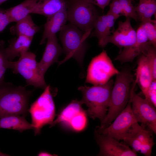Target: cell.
<instances>
[{
  "label": "cell",
  "mask_w": 156,
  "mask_h": 156,
  "mask_svg": "<svg viewBox=\"0 0 156 156\" xmlns=\"http://www.w3.org/2000/svg\"><path fill=\"white\" fill-rule=\"evenodd\" d=\"M42 57L38 66L42 75L44 76L49 67L53 63L58 62L59 57L63 52L58 43L56 35L49 37Z\"/></svg>",
  "instance_id": "cell-13"
},
{
  "label": "cell",
  "mask_w": 156,
  "mask_h": 156,
  "mask_svg": "<svg viewBox=\"0 0 156 156\" xmlns=\"http://www.w3.org/2000/svg\"><path fill=\"white\" fill-rule=\"evenodd\" d=\"M66 8L65 0H45L38 1L31 13L44 15L47 17Z\"/></svg>",
  "instance_id": "cell-19"
},
{
  "label": "cell",
  "mask_w": 156,
  "mask_h": 156,
  "mask_svg": "<svg viewBox=\"0 0 156 156\" xmlns=\"http://www.w3.org/2000/svg\"><path fill=\"white\" fill-rule=\"evenodd\" d=\"M91 31L83 33L78 27L71 23L66 25L63 27L60 31V37L63 46V52L66 56L62 60L58 61V65L73 58L82 66L87 48L86 40Z\"/></svg>",
  "instance_id": "cell-4"
},
{
  "label": "cell",
  "mask_w": 156,
  "mask_h": 156,
  "mask_svg": "<svg viewBox=\"0 0 156 156\" xmlns=\"http://www.w3.org/2000/svg\"><path fill=\"white\" fill-rule=\"evenodd\" d=\"M122 10V15L126 18L134 19L137 21L138 18L131 0H118Z\"/></svg>",
  "instance_id": "cell-29"
},
{
  "label": "cell",
  "mask_w": 156,
  "mask_h": 156,
  "mask_svg": "<svg viewBox=\"0 0 156 156\" xmlns=\"http://www.w3.org/2000/svg\"><path fill=\"white\" fill-rule=\"evenodd\" d=\"M96 141L100 148L98 156H136L137 153L128 145L120 142L113 137L101 133L95 130Z\"/></svg>",
  "instance_id": "cell-11"
},
{
  "label": "cell",
  "mask_w": 156,
  "mask_h": 156,
  "mask_svg": "<svg viewBox=\"0 0 156 156\" xmlns=\"http://www.w3.org/2000/svg\"><path fill=\"white\" fill-rule=\"evenodd\" d=\"M140 25L148 41L156 48V21L151 19L141 22Z\"/></svg>",
  "instance_id": "cell-25"
},
{
  "label": "cell",
  "mask_w": 156,
  "mask_h": 156,
  "mask_svg": "<svg viewBox=\"0 0 156 156\" xmlns=\"http://www.w3.org/2000/svg\"><path fill=\"white\" fill-rule=\"evenodd\" d=\"M33 38L20 35L9 41V46L5 48L9 60L12 61L16 57H19L28 51Z\"/></svg>",
  "instance_id": "cell-18"
},
{
  "label": "cell",
  "mask_w": 156,
  "mask_h": 156,
  "mask_svg": "<svg viewBox=\"0 0 156 156\" xmlns=\"http://www.w3.org/2000/svg\"><path fill=\"white\" fill-rule=\"evenodd\" d=\"M130 18H127L126 20L118 21V27L112 31V34L108 36L105 42V47L108 43H112L120 49L133 44L136 40V31L132 27Z\"/></svg>",
  "instance_id": "cell-12"
},
{
  "label": "cell",
  "mask_w": 156,
  "mask_h": 156,
  "mask_svg": "<svg viewBox=\"0 0 156 156\" xmlns=\"http://www.w3.org/2000/svg\"><path fill=\"white\" fill-rule=\"evenodd\" d=\"M68 20L66 8L48 17L44 25V29L40 44L44 43L49 37L56 35L66 25Z\"/></svg>",
  "instance_id": "cell-17"
},
{
  "label": "cell",
  "mask_w": 156,
  "mask_h": 156,
  "mask_svg": "<svg viewBox=\"0 0 156 156\" xmlns=\"http://www.w3.org/2000/svg\"><path fill=\"white\" fill-rule=\"evenodd\" d=\"M72 1V0H71Z\"/></svg>",
  "instance_id": "cell-40"
},
{
  "label": "cell",
  "mask_w": 156,
  "mask_h": 156,
  "mask_svg": "<svg viewBox=\"0 0 156 156\" xmlns=\"http://www.w3.org/2000/svg\"><path fill=\"white\" fill-rule=\"evenodd\" d=\"M116 75L106 117L99 126L101 129L105 128L110 125L125 108L130 98L131 85L134 81L133 75L129 71L124 70L119 71Z\"/></svg>",
  "instance_id": "cell-3"
},
{
  "label": "cell",
  "mask_w": 156,
  "mask_h": 156,
  "mask_svg": "<svg viewBox=\"0 0 156 156\" xmlns=\"http://www.w3.org/2000/svg\"><path fill=\"white\" fill-rule=\"evenodd\" d=\"M136 77L134 83L137 84L144 95L153 81L152 70L146 56L140 55L136 70Z\"/></svg>",
  "instance_id": "cell-16"
},
{
  "label": "cell",
  "mask_w": 156,
  "mask_h": 156,
  "mask_svg": "<svg viewBox=\"0 0 156 156\" xmlns=\"http://www.w3.org/2000/svg\"><path fill=\"white\" fill-rule=\"evenodd\" d=\"M67 10L71 23L85 32L91 31L99 16L94 5L87 0L74 1Z\"/></svg>",
  "instance_id": "cell-9"
},
{
  "label": "cell",
  "mask_w": 156,
  "mask_h": 156,
  "mask_svg": "<svg viewBox=\"0 0 156 156\" xmlns=\"http://www.w3.org/2000/svg\"><path fill=\"white\" fill-rule=\"evenodd\" d=\"M138 19L141 21L151 18L156 12L155 0H139L138 5L135 7Z\"/></svg>",
  "instance_id": "cell-24"
},
{
  "label": "cell",
  "mask_w": 156,
  "mask_h": 156,
  "mask_svg": "<svg viewBox=\"0 0 156 156\" xmlns=\"http://www.w3.org/2000/svg\"><path fill=\"white\" fill-rule=\"evenodd\" d=\"M108 12L114 15L117 18L122 14V10L118 0H113L109 5Z\"/></svg>",
  "instance_id": "cell-33"
},
{
  "label": "cell",
  "mask_w": 156,
  "mask_h": 156,
  "mask_svg": "<svg viewBox=\"0 0 156 156\" xmlns=\"http://www.w3.org/2000/svg\"><path fill=\"white\" fill-rule=\"evenodd\" d=\"M94 5H96L103 10L108 5L111 0H87Z\"/></svg>",
  "instance_id": "cell-35"
},
{
  "label": "cell",
  "mask_w": 156,
  "mask_h": 156,
  "mask_svg": "<svg viewBox=\"0 0 156 156\" xmlns=\"http://www.w3.org/2000/svg\"><path fill=\"white\" fill-rule=\"evenodd\" d=\"M36 57L34 53L28 51L17 61H10V69L14 73L21 75L26 80L27 86L44 89L47 85L40 71Z\"/></svg>",
  "instance_id": "cell-7"
},
{
  "label": "cell",
  "mask_w": 156,
  "mask_h": 156,
  "mask_svg": "<svg viewBox=\"0 0 156 156\" xmlns=\"http://www.w3.org/2000/svg\"><path fill=\"white\" fill-rule=\"evenodd\" d=\"M25 116L12 115L0 118V128L17 130L21 132L27 129L34 130V126L26 120Z\"/></svg>",
  "instance_id": "cell-21"
},
{
  "label": "cell",
  "mask_w": 156,
  "mask_h": 156,
  "mask_svg": "<svg viewBox=\"0 0 156 156\" xmlns=\"http://www.w3.org/2000/svg\"><path fill=\"white\" fill-rule=\"evenodd\" d=\"M37 1H42V0H37Z\"/></svg>",
  "instance_id": "cell-39"
},
{
  "label": "cell",
  "mask_w": 156,
  "mask_h": 156,
  "mask_svg": "<svg viewBox=\"0 0 156 156\" xmlns=\"http://www.w3.org/2000/svg\"><path fill=\"white\" fill-rule=\"evenodd\" d=\"M132 86L130 99L133 114L136 120L156 134V111L155 107L146 99L136 94Z\"/></svg>",
  "instance_id": "cell-10"
},
{
  "label": "cell",
  "mask_w": 156,
  "mask_h": 156,
  "mask_svg": "<svg viewBox=\"0 0 156 156\" xmlns=\"http://www.w3.org/2000/svg\"><path fill=\"white\" fill-rule=\"evenodd\" d=\"M5 42L0 41V84L4 82L5 72L10 68V62L7 54L5 47Z\"/></svg>",
  "instance_id": "cell-27"
},
{
  "label": "cell",
  "mask_w": 156,
  "mask_h": 156,
  "mask_svg": "<svg viewBox=\"0 0 156 156\" xmlns=\"http://www.w3.org/2000/svg\"><path fill=\"white\" fill-rule=\"evenodd\" d=\"M37 2V0H25L19 4L5 10L11 22H17L31 13Z\"/></svg>",
  "instance_id": "cell-22"
},
{
  "label": "cell",
  "mask_w": 156,
  "mask_h": 156,
  "mask_svg": "<svg viewBox=\"0 0 156 156\" xmlns=\"http://www.w3.org/2000/svg\"><path fill=\"white\" fill-rule=\"evenodd\" d=\"M114 83L113 80L110 79L103 85L91 87L81 86L78 88L83 95L80 102L88 107L86 110L87 115L93 119H99L101 123L105 119L107 113Z\"/></svg>",
  "instance_id": "cell-2"
},
{
  "label": "cell",
  "mask_w": 156,
  "mask_h": 156,
  "mask_svg": "<svg viewBox=\"0 0 156 156\" xmlns=\"http://www.w3.org/2000/svg\"><path fill=\"white\" fill-rule=\"evenodd\" d=\"M82 105L80 101L77 100L72 101L62 110L57 118L50 125V127L61 122L68 124L72 119L76 115L84 110L82 107Z\"/></svg>",
  "instance_id": "cell-23"
},
{
  "label": "cell",
  "mask_w": 156,
  "mask_h": 156,
  "mask_svg": "<svg viewBox=\"0 0 156 156\" xmlns=\"http://www.w3.org/2000/svg\"><path fill=\"white\" fill-rule=\"evenodd\" d=\"M136 34L135 42L130 46L124 48L115 58L114 60L121 63L132 62L135 57L142 54L143 48L148 41L140 26L137 30Z\"/></svg>",
  "instance_id": "cell-14"
},
{
  "label": "cell",
  "mask_w": 156,
  "mask_h": 156,
  "mask_svg": "<svg viewBox=\"0 0 156 156\" xmlns=\"http://www.w3.org/2000/svg\"><path fill=\"white\" fill-rule=\"evenodd\" d=\"M123 140L127 144V145L131 146L134 151L137 153L140 151L142 143L138 138L136 135L125 138Z\"/></svg>",
  "instance_id": "cell-32"
},
{
  "label": "cell",
  "mask_w": 156,
  "mask_h": 156,
  "mask_svg": "<svg viewBox=\"0 0 156 156\" xmlns=\"http://www.w3.org/2000/svg\"><path fill=\"white\" fill-rule=\"evenodd\" d=\"M7 0H0V5Z\"/></svg>",
  "instance_id": "cell-37"
},
{
  "label": "cell",
  "mask_w": 156,
  "mask_h": 156,
  "mask_svg": "<svg viewBox=\"0 0 156 156\" xmlns=\"http://www.w3.org/2000/svg\"><path fill=\"white\" fill-rule=\"evenodd\" d=\"M114 120L107 127L101 129L98 126L95 130L101 133L110 135L119 141L135 135L142 127L141 125H139L133 114L130 99L125 108Z\"/></svg>",
  "instance_id": "cell-5"
},
{
  "label": "cell",
  "mask_w": 156,
  "mask_h": 156,
  "mask_svg": "<svg viewBox=\"0 0 156 156\" xmlns=\"http://www.w3.org/2000/svg\"><path fill=\"white\" fill-rule=\"evenodd\" d=\"M119 72L103 50L91 60L87 69L86 82L94 85H103Z\"/></svg>",
  "instance_id": "cell-8"
},
{
  "label": "cell",
  "mask_w": 156,
  "mask_h": 156,
  "mask_svg": "<svg viewBox=\"0 0 156 156\" xmlns=\"http://www.w3.org/2000/svg\"><path fill=\"white\" fill-rule=\"evenodd\" d=\"M155 144L153 135L151 134L146 138L142 143L140 151L145 156H150L153 147Z\"/></svg>",
  "instance_id": "cell-30"
},
{
  "label": "cell",
  "mask_w": 156,
  "mask_h": 156,
  "mask_svg": "<svg viewBox=\"0 0 156 156\" xmlns=\"http://www.w3.org/2000/svg\"><path fill=\"white\" fill-rule=\"evenodd\" d=\"M32 91L22 86L4 81L0 84V118L12 115L26 116Z\"/></svg>",
  "instance_id": "cell-1"
},
{
  "label": "cell",
  "mask_w": 156,
  "mask_h": 156,
  "mask_svg": "<svg viewBox=\"0 0 156 156\" xmlns=\"http://www.w3.org/2000/svg\"><path fill=\"white\" fill-rule=\"evenodd\" d=\"M156 80H153L149 87L146 94L145 99L155 107Z\"/></svg>",
  "instance_id": "cell-31"
},
{
  "label": "cell",
  "mask_w": 156,
  "mask_h": 156,
  "mask_svg": "<svg viewBox=\"0 0 156 156\" xmlns=\"http://www.w3.org/2000/svg\"><path fill=\"white\" fill-rule=\"evenodd\" d=\"M87 115L86 111H81L74 117L68 124L74 130L81 131L85 128L87 125Z\"/></svg>",
  "instance_id": "cell-28"
},
{
  "label": "cell",
  "mask_w": 156,
  "mask_h": 156,
  "mask_svg": "<svg viewBox=\"0 0 156 156\" xmlns=\"http://www.w3.org/2000/svg\"><path fill=\"white\" fill-rule=\"evenodd\" d=\"M156 48L148 41L142 50V54L146 57L151 68L153 80H156Z\"/></svg>",
  "instance_id": "cell-26"
},
{
  "label": "cell",
  "mask_w": 156,
  "mask_h": 156,
  "mask_svg": "<svg viewBox=\"0 0 156 156\" xmlns=\"http://www.w3.org/2000/svg\"><path fill=\"white\" fill-rule=\"evenodd\" d=\"M38 156H53L52 154H51L48 153L46 152H41L39 153L38 155Z\"/></svg>",
  "instance_id": "cell-36"
},
{
  "label": "cell",
  "mask_w": 156,
  "mask_h": 156,
  "mask_svg": "<svg viewBox=\"0 0 156 156\" xmlns=\"http://www.w3.org/2000/svg\"><path fill=\"white\" fill-rule=\"evenodd\" d=\"M40 30V27L35 24L29 14L11 27L10 31L13 35H23L33 38L34 35Z\"/></svg>",
  "instance_id": "cell-20"
},
{
  "label": "cell",
  "mask_w": 156,
  "mask_h": 156,
  "mask_svg": "<svg viewBox=\"0 0 156 156\" xmlns=\"http://www.w3.org/2000/svg\"><path fill=\"white\" fill-rule=\"evenodd\" d=\"M11 23L5 10L0 8V33Z\"/></svg>",
  "instance_id": "cell-34"
},
{
  "label": "cell",
  "mask_w": 156,
  "mask_h": 156,
  "mask_svg": "<svg viewBox=\"0 0 156 156\" xmlns=\"http://www.w3.org/2000/svg\"><path fill=\"white\" fill-rule=\"evenodd\" d=\"M50 86L47 85L43 92L31 104L29 112L34 127L35 135L40 133L44 125L51 124L55 116V107Z\"/></svg>",
  "instance_id": "cell-6"
},
{
  "label": "cell",
  "mask_w": 156,
  "mask_h": 156,
  "mask_svg": "<svg viewBox=\"0 0 156 156\" xmlns=\"http://www.w3.org/2000/svg\"><path fill=\"white\" fill-rule=\"evenodd\" d=\"M77 0H72V2H73Z\"/></svg>",
  "instance_id": "cell-38"
},
{
  "label": "cell",
  "mask_w": 156,
  "mask_h": 156,
  "mask_svg": "<svg viewBox=\"0 0 156 156\" xmlns=\"http://www.w3.org/2000/svg\"><path fill=\"white\" fill-rule=\"evenodd\" d=\"M117 19L114 15L107 12L106 14L99 16L94 25V30L91 33L92 36L96 37L98 44L101 47H105V42L107 37L111 34L114 22Z\"/></svg>",
  "instance_id": "cell-15"
}]
</instances>
